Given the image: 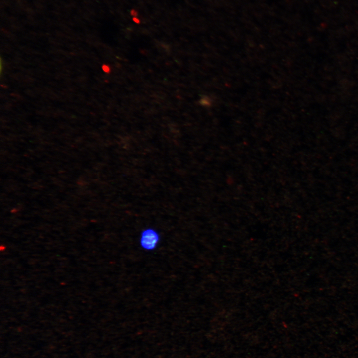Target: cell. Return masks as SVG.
<instances>
[{"mask_svg":"<svg viewBox=\"0 0 358 358\" xmlns=\"http://www.w3.org/2000/svg\"><path fill=\"white\" fill-rule=\"evenodd\" d=\"M160 240V237L156 230L147 228L140 234L139 244L145 250L152 251L156 248Z\"/></svg>","mask_w":358,"mask_h":358,"instance_id":"obj_1","label":"cell"}]
</instances>
